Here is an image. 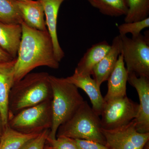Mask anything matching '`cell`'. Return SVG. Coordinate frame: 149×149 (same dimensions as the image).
Masks as SVG:
<instances>
[{"mask_svg":"<svg viewBox=\"0 0 149 149\" xmlns=\"http://www.w3.org/2000/svg\"><path fill=\"white\" fill-rule=\"evenodd\" d=\"M21 25L22 37L15 66V83L38 67L54 69H58L59 67L48 30L33 29L24 22Z\"/></svg>","mask_w":149,"mask_h":149,"instance_id":"1","label":"cell"},{"mask_svg":"<svg viewBox=\"0 0 149 149\" xmlns=\"http://www.w3.org/2000/svg\"><path fill=\"white\" fill-rule=\"evenodd\" d=\"M49 75L45 72H30L14 83L9 98L8 119L25 109L52 100Z\"/></svg>","mask_w":149,"mask_h":149,"instance_id":"2","label":"cell"},{"mask_svg":"<svg viewBox=\"0 0 149 149\" xmlns=\"http://www.w3.org/2000/svg\"><path fill=\"white\" fill-rule=\"evenodd\" d=\"M49 78L53 94V120L48 137L54 139L59 127L72 117L85 101L78 88L64 78L49 75Z\"/></svg>","mask_w":149,"mask_h":149,"instance_id":"3","label":"cell"},{"mask_svg":"<svg viewBox=\"0 0 149 149\" xmlns=\"http://www.w3.org/2000/svg\"><path fill=\"white\" fill-rule=\"evenodd\" d=\"M100 116L84 101L72 117L59 127L56 137L88 140L106 145Z\"/></svg>","mask_w":149,"mask_h":149,"instance_id":"4","label":"cell"},{"mask_svg":"<svg viewBox=\"0 0 149 149\" xmlns=\"http://www.w3.org/2000/svg\"><path fill=\"white\" fill-rule=\"evenodd\" d=\"M52 101L25 109L9 118L8 125L25 134L40 133L50 130L52 125Z\"/></svg>","mask_w":149,"mask_h":149,"instance_id":"5","label":"cell"},{"mask_svg":"<svg viewBox=\"0 0 149 149\" xmlns=\"http://www.w3.org/2000/svg\"><path fill=\"white\" fill-rule=\"evenodd\" d=\"M120 54L128 72L149 78V43L148 35L135 38L119 35Z\"/></svg>","mask_w":149,"mask_h":149,"instance_id":"6","label":"cell"},{"mask_svg":"<svg viewBox=\"0 0 149 149\" xmlns=\"http://www.w3.org/2000/svg\"><path fill=\"white\" fill-rule=\"evenodd\" d=\"M139 104L127 96L104 102L100 118L102 128L112 130L122 127L135 119Z\"/></svg>","mask_w":149,"mask_h":149,"instance_id":"7","label":"cell"},{"mask_svg":"<svg viewBox=\"0 0 149 149\" xmlns=\"http://www.w3.org/2000/svg\"><path fill=\"white\" fill-rule=\"evenodd\" d=\"M102 132L106 142V146L111 149H149V133L138 132L134 119L115 129L102 128Z\"/></svg>","mask_w":149,"mask_h":149,"instance_id":"8","label":"cell"},{"mask_svg":"<svg viewBox=\"0 0 149 149\" xmlns=\"http://www.w3.org/2000/svg\"><path fill=\"white\" fill-rule=\"evenodd\" d=\"M128 82L136 89L140 104L134 119L136 130L140 133H149V78L128 72Z\"/></svg>","mask_w":149,"mask_h":149,"instance_id":"9","label":"cell"},{"mask_svg":"<svg viewBox=\"0 0 149 149\" xmlns=\"http://www.w3.org/2000/svg\"><path fill=\"white\" fill-rule=\"evenodd\" d=\"M16 60L0 62V114L5 127L8 122L10 93L15 83Z\"/></svg>","mask_w":149,"mask_h":149,"instance_id":"10","label":"cell"},{"mask_svg":"<svg viewBox=\"0 0 149 149\" xmlns=\"http://www.w3.org/2000/svg\"><path fill=\"white\" fill-rule=\"evenodd\" d=\"M43 6L45 16L46 26L50 35L54 51L57 60L59 62L64 57L65 53L63 50L58 37L57 27L58 17L60 8L63 2L68 0H37Z\"/></svg>","mask_w":149,"mask_h":149,"instance_id":"11","label":"cell"},{"mask_svg":"<svg viewBox=\"0 0 149 149\" xmlns=\"http://www.w3.org/2000/svg\"><path fill=\"white\" fill-rule=\"evenodd\" d=\"M68 83H72L78 88L83 90L90 98L92 109L96 114H101L104 104V97L100 91V87L90 75L82 76L74 72L72 75L64 78Z\"/></svg>","mask_w":149,"mask_h":149,"instance_id":"12","label":"cell"},{"mask_svg":"<svg viewBox=\"0 0 149 149\" xmlns=\"http://www.w3.org/2000/svg\"><path fill=\"white\" fill-rule=\"evenodd\" d=\"M107 80L108 91L104 98V102L126 96L128 72L122 54L118 57L114 69Z\"/></svg>","mask_w":149,"mask_h":149,"instance_id":"13","label":"cell"},{"mask_svg":"<svg viewBox=\"0 0 149 149\" xmlns=\"http://www.w3.org/2000/svg\"><path fill=\"white\" fill-rule=\"evenodd\" d=\"M120 54V40L118 35L113 40L109 51L93 69L92 75L99 87H100L102 83L107 80Z\"/></svg>","mask_w":149,"mask_h":149,"instance_id":"14","label":"cell"},{"mask_svg":"<svg viewBox=\"0 0 149 149\" xmlns=\"http://www.w3.org/2000/svg\"><path fill=\"white\" fill-rule=\"evenodd\" d=\"M24 23L29 27L47 31L45 13L41 3L37 0H17Z\"/></svg>","mask_w":149,"mask_h":149,"instance_id":"15","label":"cell"},{"mask_svg":"<svg viewBox=\"0 0 149 149\" xmlns=\"http://www.w3.org/2000/svg\"><path fill=\"white\" fill-rule=\"evenodd\" d=\"M110 48L111 45L105 40L93 45L80 59L74 72L82 76H91L94 67L106 55Z\"/></svg>","mask_w":149,"mask_h":149,"instance_id":"16","label":"cell"},{"mask_svg":"<svg viewBox=\"0 0 149 149\" xmlns=\"http://www.w3.org/2000/svg\"><path fill=\"white\" fill-rule=\"evenodd\" d=\"M22 33L21 24L0 22V47L14 59L17 56Z\"/></svg>","mask_w":149,"mask_h":149,"instance_id":"17","label":"cell"},{"mask_svg":"<svg viewBox=\"0 0 149 149\" xmlns=\"http://www.w3.org/2000/svg\"><path fill=\"white\" fill-rule=\"evenodd\" d=\"M39 134L20 133L7 125L0 141V149H20L27 142L37 137Z\"/></svg>","mask_w":149,"mask_h":149,"instance_id":"18","label":"cell"},{"mask_svg":"<svg viewBox=\"0 0 149 149\" xmlns=\"http://www.w3.org/2000/svg\"><path fill=\"white\" fill-rule=\"evenodd\" d=\"M101 13L110 17L126 15L128 7L125 0H87Z\"/></svg>","mask_w":149,"mask_h":149,"instance_id":"19","label":"cell"},{"mask_svg":"<svg viewBox=\"0 0 149 149\" xmlns=\"http://www.w3.org/2000/svg\"><path fill=\"white\" fill-rule=\"evenodd\" d=\"M23 22L17 0H0V22L21 24Z\"/></svg>","mask_w":149,"mask_h":149,"instance_id":"20","label":"cell"},{"mask_svg":"<svg viewBox=\"0 0 149 149\" xmlns=\"http://www.w3.org/2000/svg\"><path fill=\"white\" fill-rule=\"evenodd\" d=\"M128 11L124 22H130L143 20L149 17V0H125Z\"/></svg>","mask_w":149,"mask_h":149,"instance_id":"21","label":"cell"},{"mask_svg":"<svg viewBox=\"0 0 149 149\" xmlns=\"http://www.w3.org/2000/svg\"><path fill=\"white\" fill-rule=\"evenodd\" d=\"M149 27V17L130 22H125L118 26L119 35H126L130 33L132 38L138 37L141 35V32L145 28Z\"/></svg>","mask_w":149,"mask_h":149,"instance_id":"22","label":"cell"},{"mask_svg":"<svg viewBox=\"0 0 149 149\" xmlns=\"http://www.w3.org/2000/svg\"><path fill=\"white\" fill-rule=\"evenodd\" d=\"M45 146L48 149H78L74 139L64 136L54 139L48 136Z\"/></svg>","mask_w":149,"mask_h":149,"instance_id":"23","label":"cell"},{"mask_svg":"<svg viewBox=\"0 0 149 149\" xmlns=\"http://www.w3.org/2000/svg\"><path fill=\"white\" fill-rule=\"evenodd\" d=\"M50 130L41 132L37 137L27 142L20 149H45L46 140Z\"/></svg>","mask_w":149,"mask_h":149,"instance_id":"24","label":"cell"},{"mask_svg":"<svg viewBox=\"0 0 149 149\" xmlns=\"http://www.w3.org/2000/svg\"><path fill=\"white\" fill-rule=\"evenodd\" d=\"M78 149H111L106 145L88 140L75 139Z\"/></svg>","mask_w":149,"mask_h":149,"instance_id":"25","label":"cell"},{"mask_svg":"<svg viewBox=\"0 0 149 149\" xmlns=\"http://www.w3.org/2000/svg\"><path fill=\"white\" fill-rule=\"evenodd\" d=\"M13 59L14 58L0 47V62L10 61Z\"/></svg>","mask_w":149,"mask_h":149,"instance_id":"26","label":"cell"},{"mask_svg":"<svg viewBox=\"0 0 149 149\" xmlns=\"http://www.w3.org/2000/svg\"><path fill=\"white\" fill-rule=\"evenodd\" d=\"M5 128L6 127L4 125L3 123L1 116V114H0V141H1V139L3 133Z\"/></svg>","mask_w":149,"mask_h":149,"instance_id":"27","label":"cell"},{"mask_svg":"<svg viewBox=\"0 0 149 149\" xmlns=\"http://www.w3.org/2000/svg\"><path fill=\"white\" fill-rule=\"evenodd\" d=\"M45 149H48V148H47L45 146Z\"/></svg>","mask_w":149,"mask_h":149,"instance_id":"28","label":"cell"}]
</instances>
